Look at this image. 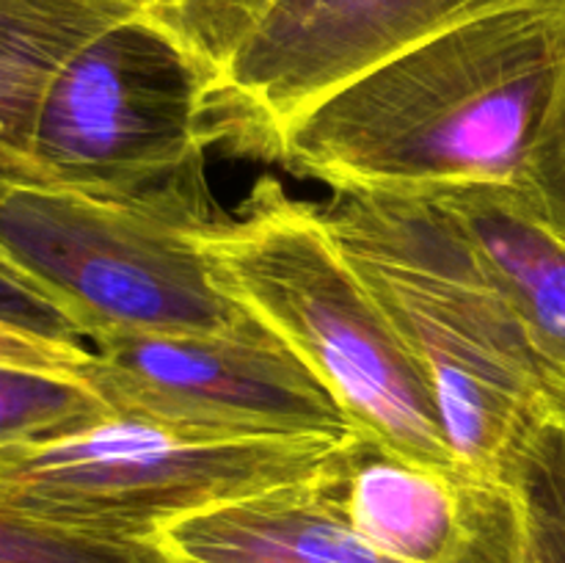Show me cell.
Wrapping results in <instances>:
<instances>
[{"mask_svg": "<svg viewBox=\"0 0 565 563\" xmlns=\"http://www.w3.org/2000/svg\"><path fill=\"white\" fill-rule=\"evenodd\" d=\"M565 55V6L513 9L381 61L298 116L274 158L331 191L519 185Z\"/></svg>", "mask_w": 565, "mask_h": 563, "instance_id": "obj_1", "label": "cell"}, {"mask_svg": "<svg viewBox=\"0 0 565 563\" xmlns=\"http://www.w3.org/2000/svg\"><path fill=\"white\" fill-rule=\"evenodd\" d=\"M320 210L423 370L456 461L508 480L524 439L541 423L565 419V381L461 226L417 193L331 191Z\"/></svg>", "mask_w": 565, "mask_h": 563, "instance_id": "obj_2", "label": "cell"}, {"mask_svg": "<svg viewBox=\"0 0 565 563\" xmlns=\"http://www.w3.org/2000/svg\"><path fill=\"white\" fill-rule=\"evenodd\" d=\"M199 246L215 285L323 381L356 431L412 461L461 467L423 370L337 246L320 202L263 177L204 226Z\"/></svg>", "mask_w": 565, "mask_h": 563, "instance_id": "obj_3", "label": "cell"}, {"mask_svg": "<svg viewBox=\"0 0 565 563\" xmlns=\"http://www.w3.org/2000/svg\"><path fill=\"white\" fill-rule=\"evenodd\" d=\"M207 180L149 196L58 185L0 191V252L94 340L218 334L248 318L213 279L199 235L215 219Z\"/></svg>", "mask_w": 565, "mask_h": 563, "instance_id": "obj_4", "label": "cell"}, {"mask_svg": "<svg viewBox=\"0 0 565 563\" xmlns=\"http://www.w3.org/2000/svg\"><path fill=\"white\" fill-rule=\"evenodd\" d=\"M342 442L191 439L110 414L0 447V506L86 533L152 539L188 513L312 478Z\"/></svg>", "mask_w": 565, "mask_h": 563, "instance_id": "obj_5", "label": "cell"}, {"mask_svg": "<svg viewBox=\"0 0 565 563\" xmlns=\"http://www.w3.org/2000/svg\"><path fill=\"white\" fill-rule=\"evenodd\" d=\"M210 77L143 11L88 39L55 72L31 138L36 185L149 196L202 180Z\"/></svg>", "mask_w": 565, "mask_h": 563, "instance_id": "obj_6", "label": "cell"}, {"mask_svg": "<svg viewBox=\"0 0 565 563\" xmlns=\"http://www.w3.org/2000/svg\"><path fill=\"white\" fill-rule=\"evenodd\" d=\"M83 381L110 414L210 442L334 439L356 431L323 381L248 315L218 334H110Z\"/></svg>", "mask_w": 565, "mask_h": 563, "instance_id": "obj_7", "label": "cell"}, {"mask_svg": "<svg viewBox=\"0 0 565 563\" xmlns=\"http://www.w3.org/2000/svg\"><path fill=\"white\" fill-rule=\"evenodd\" d=\"M535 6L565 0H276L210 92L215 144L270 160L298 116L381 61Z\"/></svg>", "mask_w": 565, "mask_h": 563, "instance_id": "obj_8", "label": "cell"}, {"mask_svg": "<svg viewBox=\"0 0 565 563\" xmlns=\"http://www.w3.org/2000/svg\"><path fill=\"white\" fill-rule=\"evenodd\" d=\"M318 484L356 533L401 563H530L513 480L412 461L353 431Z\"/></svg>", "mask_w": 565, "mask_h": 563, "instance_id": "obj_9", "label": "cell"}, {"mask_svg": "<svg viewBox=\"0 0 565 563\" xmlns=\"http://www.w3.org/2000/svg\"><path fill=\"white\" fill-rule=\"evenodd\" d=\"M169 563H401L353 530L318 475L163 524Z\"/></svg>", "mask_w": 565, "mask_h": 563, "instance_id": "obj_10", "label": "cell"}, {"mask_svg": "<svg viewBox=\"0 0 565 563\" xmlns=\"http://www.w3.org/2000/svg\"><path fill=\"white\" fill-rule=\"evenodd\" d=\"M456 219L522 329L565 381V241L546 230L516 185L425 193Z\"/></svg>", "mask_w": 565, "mask_h": 563, "instance_id": "obj_11", "label": "cell"}, {"mask_svg": "<svg viewBox=\"0 0 565 563\" xmlns=\"http://www.w3.org/2000/svg\"><path fill=\"white\" fill-rule=\"evenodd\" d=\"M141 0H0V191L36 185L31 138L55 72Z\"/></svg>", "mask_w": 565, "mask_h": 563, "instance_id": "obj_12", "label": "cell"}, {"mask_svg": "<svg viewBox=\"0 0 565 563\" xmlns=\"http://www.w3.org/2000/svg\"><path fill=\"white\" fill-rule=\"evenodd\" d=\"M110 417L83 379L0 362V447L53 439Z\"/></svg>", "mask_w": 565, "mask_h": 563, "instance_id": "obj_13", "label": "cell"}, {"mask_svg": "<svg viewBox=\"0 0 565 563\" xmlns=\"http://www.w3.org/2000/svg\"><path fill=\"white\" fill-rule=\"evenodd\" d=\"M274 6L276 0H141L143 14L202 66L210 92Z\"/></svg>", "mask_w": 565, "mask_h": 563, "instance_id": "obj_14", "label": "cell"}, {"mask_svg": "<svg viewBox=\"0 0 565 563\" xmlns=\"http://www.w3.org/2000/svg\"><path fill=\"white\" fill-rule=\"evenodd\" d=\"M0 563H169L152 539L64 528L0 506Z\"/></svg>", "mask_w": 565, "mask_h": 563, "instance_id": "obj_15", "label": "cell"}, {"mask_svg": "<svg viewBox=\"0 0 565 563\" xmlns=\"http://www.w3.org/2000/svg\"><path fill=\"white\" fill-rule=\"evenodd\" d=\"M513 484L527 511L530 563H565V425L524 447Z\"/></svg>", "mask_w": 565, "mask_h": 563, "instance_id": "obj_16", "label": "cell"}, {"mask_svg": "<svg viewBox=\"0 0 565 563\" xmlns=\"http://www.w3.org/2000/svg\"><path fill=\"white\" fill-rule=\"evenodd\" d=\"M516 188L535 219L565 241V55L544 125Z\"/></svg>", "mask_w": 565, "mask_h": 563, "instance_id": "obj_17", "label": "cell"}, {"mask_svg": "<svg viewBox=\"0 0 565 563\" xmlns=\"http://www.w3.org/2000/svg\"><path fill=\"white\" fill-rule=\"evenodd\" d=\"M0 323L61 346L88 348L83 331L66 318L64 309L47 293L39 290L20 268H14L3 252H0Z\"/></svg>", "mask_w": 565, "mask_h": 563, "instance_id": "obj_18", "label": "cell"}, {"mask_svg": "<svg viewBox=\"0 0 565 563\" xmlns=\"http://www.w3.org/2000/svg\"><path fill=\"white\" fill-rule=\"evenodd\" d=\"M92 348L61 346V342L42 340V337L25 334L14 326L0 323V362L20 364V368L53 370V373L77 375L81 379L83 368L88 364Z\"/></svg>", "mask_w": 565, "mask_h": 563, "instance_id": "obj_19", "label": "cell"}]
</instances>
